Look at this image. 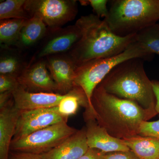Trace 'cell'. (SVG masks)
I'll return each instance as SVG.
<instances>
[{
    "label": "cell",
    "mask_w": 159,
    "mask_h": 159,
    "mask_svg": "<svg viewBox=\"0 0 159 159\" xmlns=\"http://www.w3.org/2000/svg\"><path fill=\"white\" fill-rule=\"evenodd\" d=\"M89 108L88 102L84 92L79 87H75L67 94L57 106L58 112L68 118L77 113L80 106Z\"/></svg>",
    "instance_id": "obj_18"
},
{
    "label": "cell",
    "mask_w": 159,
    "mask_h": 159,
    "mask_svg": "<svg viewBox=\"0 0 159 159\" xmlns=\"http://www.w3.org/2000/svg\"><path fill=\"white\" fill-rule=\"evenodd\" d=\"M92 102L94 117L98 124L118 139L139 135L142 122L157 114L133 101L109 93L99 85L94 91Z\"/></svg>",
    "instance_id": "obj_1"
},
{
    "label": "cell",
    "mask_w": 159,
    "mask_h": 159,
    "mask_svg": "<svg viewBox=\"0 0 159 159\" xmlns=\"http://www.w3.org/2000/svg\"><path fill=\"white\" fill-rule=\"evenodd\" d=\"M88 2L90 4L94 11L96 13V15L99 18L107 16L109 9H107V3L108 1L107 0H90Z\"/></svg>",
    "instance_id": "obj_25"
},
{
    "label": "cell",
    "mask_w": 159,
    "mask_h": 159,
    "mask_svg": "<svg viewBox=\"0 0 159 159\" xmlns=\"http://www.w3.org/2000/svg\"><path fill=\"white\" fill-rule=\"evenodd\" d=\"M139 135L159 139V119L157 121L142 122L139 127Z\"/></svg>",
    "instance_id": "obj_23"
},
{
    "label": "cell",
    "mask_w": 159,
    "mask_h": 159,
    "mask_svg": "<svg viewBox=\"0 0 159 159\" xmlns=\"http://www.w3.org/2000/svg\"><path fill=\"white\" fill-rule=\"evenodd\" d=\"M45 61L26 67L17 79L20 85L31 93H58L56 84L49 73Z\"/></svg>",
    "instance_id": "obj_9"
},
{
    "label": "cell",
    "mask_w": 159,
    "mask_h": 159,
    "mask_svg": "<svg viewBox=\"0 0 159 159\" xmlns=\"http://www.w3.org/2000/svg\"><path fill=\"white\" fill-rule=\"evenodd\" d=\"M122 140L139 159H159V139L136 135Z\"/></svg>",
    "instance_id": "obj_16"
},
{
    "label": "cell",
    "mask_w": 159,
    "mask_h": 159,
    "mask_svg": "<svg viewBox=\"0 0 159 159\" xmlns=\"http://www.w3.org/2000/svg\"><path fill=\"white\" fill-rule=\"evenodd\" d=\"M86 123V135L89 148H96L104 153L130 150L122 139L111 136L105 128L99 125L93 116L84 114Z\"/></svg>",
    "instance_id": "obj_10"
},
{
    "label": "cell",
    "mask_w": 159,
    "mask_h": 159,
    "mask_svg": "<svg viewBox=\"0 0 159 159\" xmlns=\"http://www.w3.org/2000/svg\"><path fill=\"white\" fill-rule=\"evenodd\" d=\"M89 148L84 127L52 150L40 155L43 159H78Z\"/></svg>",
    "instance_id": "obj_14"
},
{
    "label": "cell",
    "mask_w": 159,
    "mask_h": 159,
    "mask_svg": "<svg viewBox=\"0 0 159 159\" xmlns=\"http://www.w3.org/2000/svg\"><path fill=\"white\" fill-rule=\"evenodd\" d=\"M20 84L16 77L8 75H0V93L13 92Z\"/></svg>",
    "instance_id": "obj_24"
},
{
    "label": "cell",
    "mask_w": 159,
    "mask_h": 159,
    "mask_svg": "<svg viewBox=\"0 0 159 159\" xmlns=\"http://www.w3.org/2000/svg\"><path fill=\"white\" fill-rule=\"evenodd\" d=\"M26 0H6L0 3V20L30 18L25 8Z\"/></svg>",
    "instance_id": "obj_21"
},
{
    "label": "cell",
    "mask_w": 159,
    "mask_h": 159,
    "mask_svg": "<svg viewBox=\"0 0 159 159\" xmlns=\"http://www.w3.org/2000/svg\"><path fill=\"white\" fill-rule=\"evenodd\" d=\"M28 19H9L0 21V43L4 46L16 44L20 33Z\"/></svg>",
    "instance_id": "obj_19"
},
{
    "label": "cell",
    "mask_w": 159,
    "mask_h": 159,
    "mask_svg": "<svg viewBox=\"0 0 159 159\" xmlns=\"http://www.w3.org/2000/svg\"><path fill=\"white\" fill-rule=\"evenodd\" d=\"M57 30L39 51V57H47L70 51L81 37L80 30L75 24Z\"/></svg>",
    "instance_id": "obj_13"
},
{
    "label": "cell",
    "mask_w": 159,
    "mask_h": 159,
    "mask_svg": "<svg viewBox=\"0 0 159 159\" xmlns=\"http://www.w3.org/2000/svg\"><path fill=\"white\" fill-rule=\"evenodd\" d=\"M154 57L135 41L121 54L110 57L90 61L76 68L74 80L75 87L81 89L87 99L89 108L86 109L94 116L92 105L93 93L96 88L115 67L125 61L140 58L151 61Z\"/></svg>",
    "instance_id": "obj_5"
},
{
    "label": "cell",
    "mask_w": 159,
    "mask_h": 159,
    "mask_svg": "<svg viewBox=\"0 0 159 159\" xmlns=\"http://www.w3.org/2000/svg\"><path fill=\"white\" fill-rule=\"evenodd\" d=\"M152 83L156 99L155 109L157 114H159V80H152Z\"/></svg>",
    "instance_id": "obj_30"
},
{
    "label": "cell",
    "mask_w": 159,
    "mask_h": 159,
    "mask_svg": "<svg viewBox=\"0 0 159 159\" xmlns=\"http://www.w3.org/2000/svg\"><path fill=\"white\" fill-rule=\"evenodd\" d=\"M67 121L56 123L36 131L28 135L12 140L10 149L13 152L41 155L52 150L77 131Z\"/></svg>",
    "instance_id": "obj_6"
},
{
    "label": "cell",
    "mask_w": 159,
    "mask_h": 159,
    "mask_svg": "<svg viewBox=\"0 0 159 159\" xmlns=\"http://www.w3.org/2000/svg\"><path fill=\"white\" fill-rule=\"evenodd\" d=\"M105 153L96 148H89L87 151L78 159H105Z\"/></svg>",
    "instance_id": "obj_28"
},
{
    "label": "cell",
    "mask_w": 159,
    "mask_h": 159,
    "mask_svg": "<svg viewBox=\"0 0 159 159\" xmlns=\"http://www.w3.org/2000/svg\"><path fill=\"white\" fill-rule=\"evenodd\" d=\"M20 111L16 108L13 99L0 108V159H8Z\"/></svg>",
    "instance_id": "obj_15"
},
{
    "label": "cell",
    "mask_w": 159,
    "mask_h": 159,
    "mask_svg": "<svg viewBox=\"0 0 159 159\" xmlns=\"http://www.w3.org/2000/svg\"><path fill=\"white\" fill-rule=\"evenodd\" d=\"M68 119L58 112L57 107L20 111L12 140L25 137L36 131L56 123L67 121Z\"/></svg>",
    "instance_id": "obj_8"
},
{
    "label": "cell",
    "mask_w": 159,
    "mask_h": 159,
    "mask_svg": "<svg viewBox=\"0 0 159 159\" xmlns=\"http://www.w3.org/2000/svg\"><path fill=\"white\" fill-rule=\"evenodd\" d=\"M12 93L15 107L20 111L56 107L67 94L31 93L20 85Z\"/></svg>",
    "instance_id": "obj_12"
},
{
    "label": "cell",
    "mask_w": 159,
    "mask_h": 159,
    "mask_svg": "<svg viewBox=\"0 0 159 159\" xmlns=\"http://www.w3.org/2000/svg\"><path fill=\"white\" fill-rule=\"evenodd\" d=\"M13 99L11 92H6L0 93V108L8 104Z\"/></svg>",
    "instance_id": "obj_29"
},
{
    "label": "cell",
    "mask_w": 159,
    "mask_h": 159,
    "mask_svg": "<svg viewBox=\"0 0 159 159\" xmlns=\"http://www.w3.org/2000/svg\"><path fill=\"white\" fill-rule=\"evenodd\" d=\"M105 159H139L130 150L105 153Z\"/></svg>",
    "instance_id": "obj_26"
},
{
    "label": "cell",
    "mask_w": 159,
    "mask_h": 159,
    "mask_svg": "<svg viewBox=\"0 0 159 159\" xmlns=\"http://www.w3.org/2000/svg\"><path fill=\"white\" fill-rule=\"evenodd\" d=\"M75 25L80 30L81 37L68 55L77 67L90 61L121 54L135 41L136 34L118 36L96 15L82 16Z\"/></svg>",
    "instance_id": "obj_2"
},
{
    "label": "cell",
    "mask_w": 159,
    "mask_h": 159,
    "mask_svg": "<svg viewBox=\"0 0 159 159\" xmlns=\"http://www.w3.org/2000/svg\"><path fill=\"white\" fill-rule=\"evenodd\" d=\"M47 25L37 16H33L26 21L20 33L16 44L22 48L33 45L42 38L47 31Z\"/></svg>",
    "instance_id": "obj_17"
},
{
    "label": "cell",
    "mask_w": 159,
    "mask_h": 159,
    "mask_svg": "<svg viewBox=\"0 0 159 159\" xmlns=\"http://www.w3.org/2000/svg\"><path fill=\"white\" fill-rule=\"evenodd\" d=\"M121 37L136 34L159 20V0H115L103 19Z\"/></svg>",
    "instance_id": "obj_4"
},
{
    "label": "cell",
    "mask_w": 159,
    "mask_h": 159,
    "mask_svg": "<svg viewBox=\"0 0 159 159\" xmlns=\"http://www.w3.org/2000/svg\"><path fill=\"white\" fill-rule=\"evenodd\" d=\"M144 61L134 58L119 64L98 85L109 93L135 102L145 109L156 111V99L152 80L145 73Z\"/></svg>",
    "instance_id": "obj_3"
},
{
    "label": "cell",
    "mask_w": 159,
    "mask_h": 159,
    "mask_svg": "<svg viewBox=\"0 0 159 159\" xmlns=\"http://www.w3.org/2000/svg\"><path fill=\"white\" fill-rule=\"evenodd\" d=\"M25 8L30 18L39 17L54 29L74 20L78 12L74 0H26Z\"/></svg>",
    "instance_id": "obj_7"
},
{
    "label": "cell",
    "mask_w": 159,
    "mask_h": 159,
    "mask_svg": "<svg viewBox=\"0 0 159 159\" xmlns=\"http://www.w3.org/2000/svg\"><path fill=\"white\" fill-rule=\"evenodd\" d=\"M8 159H43L40 155L26 152H14L9 153Z\"/></svg>",
    "instance_id": "obj_27"
},
{
    "label": "cell",
    "mask_w": 159,
    "mask_h": 159,
    "mask_svg": "<svg viewBox=\"0 0 159 159\" xmlns=\"http://www.w3.org/2000/svg\"><path fill=\"white\" fill-rule=\"evenodd\" d=\"M135 41L152 56L159 55V23L139 31L136 35Z\"/></svg>",
    "instance_id": "obj_20"
},
{
    "label": "cell",
    "mask_w": 159,
    "mask_h": 159,
    "mask_svg": "<svg viewBox=\"0 0 159 159\" xmlns=\"http://www.w3.org/2000/svg\"><path fill=\"white\" fill-rule=\"evenodd\" d=\"M25 67L18 57L11 54H1L0 74L8 75L17 78Z\"/></svg>",
    "instance_id": "obj_22"
},
{
    "label": "cell",
    "mask_w": 159,
    "mask_h": 159,
    "mask_svg": "<svg viewBox=\"0 0 159 159\" xmlns=\"http://www.w3.org/2000/svg\"><path fill=\"white\" fill-rule=\"evenodd\" d=\"M46 58L47 67L57 84L58 93H68L75 87L74 80L77 67L68 55L56 54Z\"/></svg>",
    "instance_id": "obj_11"
}]
</instances>
